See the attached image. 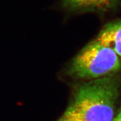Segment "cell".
<instances>
[{"mask_svg":"<svg viewBox=\"0 0 121 121\" xmlns=\"http://www.w3.org/2000/svg\"><path fill=\"white\" fill-rule=\"evenodd\" d=\"M119 82L112 75L81 85L65 113L81 121H112Z\"/></svg>","mask_w":121,"mask_h":121,"instance_id":"cell-1","label":"cell"},{"mask_svg":"<svg viewBox=\"0 0 121 121\" xmlns=\"http://www.w3.org/2000/svg\"><path fill=\"white\" fill-rule=\"evenodd\" d=\"M121 69V57L111 48L95 39L76 56L68 72L76 78L97 79L112 75Z\"/></svg>","mask_w":121,"mask_h":121,"instance_id":"cell-2","label":"cell"},{"mask_svg":"<svg viewBox=\"0 0 121 121\" xmlns=\"http://www.w3.org/2000/svg\"><path fill=\"white\" fill-rule=\"evenodd\" d=\"M121 57V20L108 24L96 38Z\"/></svg>","mask_w":121,"mask_h":121,"instance_id":"cell-3","label":"cell"},{"mask_svg":"<svg viewBox=\"0 0 121 121\" xmlns=\"http://www.w3.org/2000/svg\"><path fill=\"white\" fill-rule=\"evenodd\" d=\"M120 0H62L63 7L71 11H104Z\"/></svg>","mask_w":121,"mask_h":121,"instance_id":"cell-4","label":"cell"},{"mask_svg":"<svg viewBox=\"0 0 121 121\" xmlns=\"http://www.w3.org/2000/svg\"><path fill=\"white\" fill-rule=\"evenodd\" d=\"M58 121H81L76 118L65 113L63 116Z\"/></svg>","mask_w":121,"mask_h":121,"instance_id":"cell-5","label":"cell"},{"mask_svg":"<svg viewBox=\"0 0 121 121\" xmlns=\"http://www.w3.org/2000/svg\"><path fill=\"white\" fill-rule=\"evenodd\" d=\"M112 121H121V107L119 109L117 116L113 118Z\"/></svg>","mask_w":121,"mask_h":121,"instance_id":"cell-6","label":"cell"}]
</instances>
